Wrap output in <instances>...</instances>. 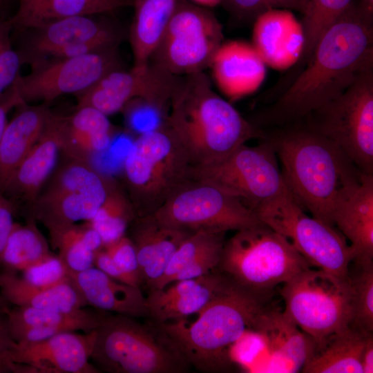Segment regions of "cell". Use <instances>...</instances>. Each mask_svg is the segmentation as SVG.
Masks as SVG:
<instances>
[{
	"mask_svg": "<svg viewBox=\"0 0 373 373\" xmlns=\"http://www.w3.org/2000/svg\"><path fill=\"white\" fill-rule=\"evenodd\" d=\"M371 67L373 15L356 0L322 35L291 84L252 123L262 129L303 121Z\"/></svg>",
	"mask_w": 373,
	"mask_h": 373,
	"instance_id": "1",
	"label": "cell"
},
{
	"mask_svg": "<svg viewBox=\"0 0 373 373\" xmlns=\"http://www.w3.org/2000/svg\"><path fill=\"white\" fill-rule=\"evenodd\" d=\"M272 142L285 184L294 200L314 218L335 227L336 202L364 172L334 142L303 121L287 124Z\"/></svg>",
	"mask_w": 373,
	"mask_h": 373,
	"instance_id": "2",
	"label": "cell"
},
{
	"mask_svg": "<svg viewBox=\"0 0 373 373\" xmlns=\"http://www.w3.org/2000/svg\"><path fill=\"white\" fill-rule=\"evenodd\" d=\"M166 124L184 148L191 166L217 162L248 140L266 136L214 92L204 72L180 77Z\"/></svg>",
	"mask_w": 373,
	"mask_h": 373,
	"instance_id": "3",
	"label": "cell"
},
{
	"mask_svg": "<svg viewBox=\"0 0 373 373\" xmlns=\"http://www.w3.org/2000/svg\"><path fill=\"white\" fill-rule=\"evenodd\" d=\"M272 296L250 293L237 285L198 314L193 322L156 323L175 344L189 365L202 372L229 370L230 347L254 330L259 315L270 307Z\"/></svg>",
	"mask_w": 373,
	"mask_h": 373,
	"instance_id": "4",
	"label": "cell"
},
{
	"mask_svg": "<svg viewBox=\"0 0 373 373\" xmlns=\"http://www.w3.org/2000/svg\"><path fill=\"white\" fill-rule=\"evenodd\" d=\"M310 267L286 238L262 222L224 242L216 270L250 293L271 296L278 285Z\"/></svg>",
	"mask_w": 373,
	"mask_h": 373,
	"instance_id": "5",
	"label": "cell"
},
{
	"mask_svg": "<svg viewBox=\"0 0 373 373\" xmlns=\"http://www.w3.org/2000/svg\"><path fill=\"white\" fill-rule=\"evenodd\" d=\"M95 331L90 360L99 370L182 373L188 370L189 363L155 323L146 325L124 315H104Z\"/></svg>",
	"mask_w": 373,
	"mask_h": 373,
	"instance_id": "6",
	"label": "cell"
},
{
	"mask_svg": "<svg viewBox=\"0 0 373 373\" xmlns=\"http://www.w3.org/2000/svg\"><path fill=\"white\" fill-rule=\"evenodd\" d=\"M188 155L166 124L140 133L124 160L126 193L137 217L155 213L187 179Z\"/></svg>",
	"mask_w": 373,
	"mask_h": 373,
	"instance_id": "7",
	"label": "cell"
},
{
	"mask_svg": "<svg viewBox=\"0 0 373 373\" xmlns=\"http://www.w3.org/2000/svg\"><path fill=\"white\" fill-rule=\"evenodd\" d=\"M280 293L283 314L315 346L351 324L353 291L348 278L310 267L284 283Z\"/></svg>",
	"mask_w": 373,
	"mask_h": 373,
	"instance_id": "8",
	"label": "cell"
},
{
	"mask_svg": "<svg viewBox=\"0 0 373 373\" xmlns=\"http://www.w3.org/2000/svg\"><path fill=\"white\" fill-rule=\"evenodd\" d=\"M48 181L29 208V218L43 224L52 242L75 222L93 218L105 200L110 180L88 160L67 157Z\"/></svg>",
	"mask_w": 373,
	"mask_h": 373,
	"instance_id": "9",
	"label": "cell"
},
{
	"mask_svg": "<svg viewBox=\"0 0 373 373\" xmlns=\"http://www.w3.org/2000/svg\"><path fill=\"white\" fill-rule=\"evenodd\" d=\"M303 120L336 144L361 171L373 175V67Z\"/></svg>",
	"mask_w": 373,
	"mask_h": 373,
	"instance_id": "10",
	"label": "cell"
},
{
	"mask_svg": "<svg viewBox=\"0 0 373 373\" xmlns=\"http://www.w3.org/2000/svg\"><path fill=\"white\" fill-rule=\"evenodd\" d=\"M258 219L286 238L311 267L347 278L354 253L336 228L305 211L289 192L254 210Z\"/></svg>",
	"mask_w": 373,
	"mask_h": 373,
	"instance_id": "11",
	"label": "cell"
},
{
	"mask_svg": "<svg viewBox=\"0 0 373 373\" xmlns=\"http://www.w3.org/2000/svg\"><path fill=\"white\" fill-rule=\"evenodd\" d=\"M262 140L254 146L244 144L217 162L190 166L187 179L215 186L238 197L254 211L289 192L274 146L267 135Z\"/></svg>",
	"mask_w": 373,
	"mask_h": 373,
	"instance_id": "12",
	"label": "cell"
},
{
	"mask_svg": "<svg viewBox=\"0 0 373 373\" xmlns=\"http://www.w3.org/2000/svg\"><path fill=\"white\" fill-rule=\"evenodd\" d=\"M223 43L221 23L212 12L178 0L150 61L176 76L203 72Z\"/></svg>",
	"mask_w": 373,
	"mask_h": 373,
	"instance_id": "13",
	"label": "cell"
},
{
	"mask_svg": "<svg viewBox=\"0 0 373 373\" xmlns=\"http://www.w3.org/2000/svg\"><path fill=\"white\" fill-rule=\"evenodd\" d=\"M168 226L194 232L239 231L261 222L240 198L211 184L188 180L153 214Z\"/></svg>",
	"mask_w": 373,
	"mask_h": 373,
	"instance_id": "14",
	"label": "cell"
},
{
	"mask_svg": "<svg viewBox=\"0 0 373 373\" xmlns=\"http://www.w3.org/2000/svg\"><path fill=\"white\" fill-rule=\"evenodd\" d=\"M21 32L23 37L16 50L22 65L30 66L119 46L122 38L117 26L93 15L69 17Z\"/></svg>",
	"mask_w": 373,
	"mask_h": 373,
	"instance_id": "15",
	"label": "cell"
},
{
	"mask_svg": "<svg viewBox=\"0 0 373 373\" xmlns=\"http://www.w3.org/2000/svg\"><path fill=\"white\" fill-rule=\"evenodd\" d=\"M122 68L119 46L86 55L50 59L30 66L15 82L22 101L48 104L66 94H79L110 71Z\"/></svg>",
	"mask_w": 373,
	"mask_h": 373,
	"instance_id": "16",
	"label": "cell"
},
{
	"mask_svg": "<svg viewBox=\"0 0 373 373\" xmlns=\"http://www.w3.org/2000/svg\"><path fill=\"white\" fill-rule=\"evenodd\" d=\"M180 79V76L151 62L142 66H133L129 70L116 68L76 95L77 107L90 106L108 115L124 109L136 99H143L169 109Z\"/></svg>",
	"mask_w": 373,
	"mask_h": 373,
	"instance_id": "17",
	"label": "cell"
},
{
	"mask_svg": "<svg viewBox=\"0 0 373 373\" xmlns=\"http://www.w3.org/2000/svg\"><path fill=\"white\" fill-rule=\"evenodd\" d=\"M95 330L84 334L64 332L35 343H16L9 358L12 362L33 367L37 373H99L89 361Z\"/></svg>",
	"mask_w": 373,
	"mask_h": 373,
	"instance_id": "18",
	"label": "cell"
},
{
	"mask_svg": "<svg viewBox=\"0 0 373 373\" xmlns=\"http://www.w3.org/2000/svg\"><path fill=\"white\" fill-rule=\"evenodd\" d=\"M172 283L169 287L149 289L146 303L149 317L155 323L198 314L235 285L216 269L198 278Z\"/></svg>",
	"mask_w": 373,
	"mask_h": 373,
	"instance_id": "19",
	"label": "cell"
},
{
	"mask_svg": "<svg viewBox=\"0 0 373 373\" xmlns=\"http://www.w3.org/2000/svg\"><path fill=\"white\" fill-rule=\"evenodd\" d=\"M12 339L17 343L37 342L64 332L95 330L104 315L79 309L57 312L29 307H6L4 311Z\"/></svg>",
	"mask_w": 373,
	"mask_h": 373,
	"instance_id": "20",
	"label": "cell"
},
{
	"mask_svg": "<svg viewBox=\"0 0 373 373\" xmlns=\"http://www.w3.org/2000/svg\"><path fill=\"white\" fill-rule=\"evenodd\" d=\"M336 228L347 239L352 260H373V175L364 173L360 182L349 188L333 211Z\"/></svg>",
	"mask_w": 373,
	"mask_h": 373,
	"instance_id": "21",
	"label": "cell"
},
{
	"mask_svg": "<svg viewBox=\"0 0 373 373\" xmlns=\"http://www.w3.org/2000/svg\"><path fill=\"white\" fill-rule=\"evenodd\" d=\"M129 227L128 237L135 249L142 281L151 289L175 251L193 232L163 224L153 214L136 217Z\"/></svg>",
	"mask_w": 373,
	"mask_h": 373,
	"instance_id": "22",
	"label": "cell"
},
{
	"mask_svg": "<svg viewBox=\"0 0 373 373\" xmlns=\"http://www.w3.org/2000/svg\"><path fill=\"white\" fill-rule=\"evenodd\" d=\"M264 60L253 45L240 41L222 43L210 66L219 89L231 99L255 90L265 77Z\"/></svg>",
	"mask_w": 373,
	"mask_h": 373,
	"instance_id": "23",
	"label": "cell"
},
{
	"mask_svg": "<svg viewBox=\"0 0 373 373\" xmlns=\"http://www.w3.org/2000/svg\"><path fill=\"white\" fill-rule=\"evenodd\" d=\"M61 151L51 113L42 135L15 171L3 193L26 203L30 208L55 170Z\"/></svg>",
	"mask_w": 373,
	"mask_h": 373,
	"instance_id": "24",
	"label": "cell"
},
{
	"mask_svg": "<svg viewBox=\"0 0 373 373\" xmlns=\"http://www.w3.org/2000/svg\"><path fill=\"white\" fill-rule=\"evenodd\" d=\"M69 276L87 305L132 318L149 317L146 297L140 287L116 280L95 267Z\"/></svg>",
	"mask_w": 373,
	"mask_h": 373,
	"instance_id": "25",
	"label": "cell"
},
{
	"mask_svg": "<svg viewBox=\"0 0 373 373\" xmlns=\"http://www.w3.org/2000/svg\"><path fill=\"white\" fill-rule=\"evenodd\" d=\"M52 119L66 157L88 160L111 146L112 124L108 115L93 107H77L69 116L52 113Z\"/></svg>",
	"mask_w": 373,
	"mask_h": 373,
	"instance_id": "26",
	"label": "cell"
},
{
	"mask_svg": "<svg viewBox=\"0 0 373 373\" xmlns=\"http://www.w3.org/2000/svg\"><path fill=\"white\" fill-rule=\"evenodd\" d=\"M17 108L0 140V194L42 135L51 114L45 103L33 106L23 103Z\"/></svg>",
	"mask_w": 373,
	"mask_h": 373,
	"instance_id": "27",
	"label": "cell"
},
{
	"mask_svg": "<svg viewBox=\"0 0 373 373\" xmlns=\"http://www.w3.org/2000/svg\"><path fill=\"white\" fill-rule=\"evenodd\" d=\"M283 313L270 307L258 317L254 331L262 338L271 359L284 364L283 372H295L302 369L315 349L313 339Z\"/></svg>",
	"mask_w": 373,
	"mask_h": 373,
	"instance_id": "28",
	"label": "cell"
},
{
	"mask_svg": "<svg viewBox=\"0 0 373 373\" xmlns=\"http://www.w3.org/2000/svg\"><path fill=\"white\" fill-rule=\"evenodd\" d=\"M0 293L7 303L18 307L71 312L86 303L70 278L50 287H37L24 282L14 271L0 274Z\"/></svg>",
	"mask_w": 373,
	"mask_h": 373,
	"instance_id": "29",
	"label": "cell"
},
{
	"mask_svg": "<svg viewBox=\"0 0 373 373\" xmlns=\"http://www.w3.org/2000/svg\"><path fill=\"white\" fill-rule=\"evenodd\" d=\"M178 0H133L134 15L129 31L133 66H142L160 44Z\"/></svg>",
	"mask_w": 373,
	"mask_h": 373,
	"instance_id": "30",
	"label": "cell"
},
{
	"mask_svg": "<svg viewBox=\"0 0 373 373\" xmlns=\"http://www.w3.org/2000/svg\"><path fill=\"white\" fill-rule=\"evenodd\" d=\"M351 325L315 346L304 364L305 373H363L361 354L367 336Z\"/></svg>",
	"mask_w": 373,
	"mask_h": 373,
	"instance_id": "31",
	"label": "cell"
},
{
	"mask_svg": "<svg viewBox=\"0 0 373 373\" xmlns=\"http://www.w3.org/2000/svg\"><path fill=\"white\" fill-rule=\"evenodd\" d=\"M120 7L111 0H19L10 21L13 30L23 31L69 17L104 14Z\"/></svg>",
	"mask_w": 373,
	"mask_h": 373,
	"instance_id": "32",
	"label": "cell"
},
{
	"mask_svg": "<svg viewBox=\"0 0 373 373\" xmlns=\"http://www.w3.org/2000/svg\"><path fill=\"white\" fill-rule=\"evenodd\" d=\"M52 254L44 236L29 218L25 225L14 223L3 251L1 265L7 271H22Z\"/></svg>",
	"mask_w": 373,
	"mask_h": 373,
	"instance_id": "33",
	"label": "cell"
},
{
	"mask_svg": "<svg viewBox=\"0 0 373 373\" xmlns=\"http://www.w3.org/2000/svg\"><path fill=\"white\" fill-rule=\"evenodd\" d=\"M136 217L126 192L110 180L105 200L93 218L86 222L97 231L105 247L125 236Z\"/></svg>",
	"mask_w": 373,
	"mask_h": 373,
	"instance_id": "34",
	"label": "cell"
},
{
	"mask_svg": "<svg viewBox=\"0 0 373 373\" xmlns=\"http://www.w3.org/2000/svg\"><path fill=\"white\" fill-rule=\"evenodd\" d=\"M69 271L80 272L94 267L95 254L103 249L102 240L89 224H75L63 231L52 242Z\"/></svg>",
	"mask_w": 373,
	"mask_h": 373,
	"instance_id": "35",
	"label": "cell"
},
{
	"mask_svg": "<svg viewBox=\"0 0 373 373\" xmlns=\"http://www.w3.org/2000/svg\"><path fill=\"white\" fill-rule=\"evenodd\" d=\"M355 1H309L300 23L303 46L296 66L300 70L309 58L322 35Z\"/></svg>",
	"mask_w": 373,
	"mask_h": 373,
	"instance_id": "36",
	"label": "cell"
},
{
	"mask_svg": "<svg viewBox=\"0 0 373 373\" xmlns=\"http://www.w3.org/2000/svg\"><path fill=\"white\" fill-rule=\"evenodd\" d=\"M348 279L353 291L350 325L365 332H373V260H352Z\"/></svg>",
	"mask_w": 373,
	"mask_h": 373,
	"instance_id": "37",
	"label": "cell"
},
{
	"mask_svg": "<svg viewBox=\"0 0 373 373\" xmlns=\"http://www.w3.org/2000/svg\"><path fill=\"white\" fill-rule=\"evenodd\" d=\"M226 232L198 230L193 232L175 251L162 276L151 289H162L173 281L174 277L204 250L224 239Z\"/></svg>",
	"mask_w": 373,
	"mask_h": 373,
	"instance_id": "38",
	"label": "cell"
},
{
	"mask_svg": "<svg viewBox=\"0 0 373 373\" xmlns=\"http://www.w3.org/2000/svg\"><path fill=\"white\" fill-rule=\"evenodd\" d=\"M309 0H223L222 2L232 18L242 23L254 22L270 9L292 10L303 15Z\"/></svg>",
	"mask_w": 373,
	"mask_h": 373,
	"instance_id": "39",
	"label": "cell"
},
{
	"mask_svg": "<svg viewBox=\"0 0 373 373\" xmlns=\"http://www.w3.org/2000/svg\"><path fill=\"white\" fill-rule=\"evenodd\" d=\"M10 19L0 18V101L10 91L19 77L22 65L19 55L12 46Z\"/></svg>",
	"mask_w": 373,
	"mask_h": 373,
	"instance_id": "40",
	"label": "cell"
},
{
	"mask_svg": "<svg viewBox=\"0 0 373 373\" xmlns=\"http://www.w3.org/2000/svg\"><path fill=\"white\" fill-rule=\"evenodd\" d=\"M21 278L37 287H50L69 279V270L59 256L52 254L21 271Z\"/></svg>",
	"mask_w": 373,
	"mask_h": 373,
	"instance_id": "41",
	"label": "cell"
},
{
	"mask_svg": "<svg viewBox=\"0 0 373 373\" xmlns=\"http://www.w3.org/2000/svg\"><path fill=\"white\" fill-rule=\"evenodd\" d=\"M117 266L132 280L135 287L143 283L135 247L127 236L104 247Z\"/></svg>",
	"mask_w": 373,
	"mask_h": 373,
	"instance_id": "42",
	"label": "cell"
},
{
	"mask_svg": "<svg viewBox=\"0 0 373 373\" xmlns=\"http://www.w3.org/2000/svg\"><path fill=\"white\" fill-rule=\"evenodd\" d=\"M224 238L220 240L204 250L191 264L178 272L173 282L198 278L216 269L221 258Z\"/></svg>",
	"mask_w": 373,
	"mask_h": 373,
	"instance_id": "43",
	"label": "cell"
},
{
	"mask_svg": "<svg viewBox=\"0 0 373 373\" xmlns=\"http://www.w3.org/2000/svg\"><path fill=\"white\" fill-rule=\"evenodd\" d=\"M94 267L116 280L135 287L131 279L117 266L104 248L95 253Z\"/></svg>",
	"mask_w": 373,
	"mask_h": 373,
	"instance_id": "44",
	"label": "cell"
},
{
	"mask_svg": "<svg viewBox=\"0 0 373 373\" xmlns=\"http://www.w3.org/2000/svg\"><path fill=\"white\" fill-rule=\"evenodd\" d=\"M5 317L0 315V372H11L12 362L9 355L15 345Z\"/></svg>",
	"mask_w": 373,
	"mask_h": 373,
	"instance_id": "45",
	"label": "cell"
},
{
	"mask_svg": "<svg viewBox=\"0 0 373 373\" xmlns=\"http://www.w3.org/2000/svg\"><path fill=\"white\" fill-rule=\"evenodd\" d=\"M13 212L12 202L0 194V265L3 251L15 223Z\"/></svg>",
	"mask_w": 373,
	"mask_h": 373,
	"instance_id": "46",
	"label": "cell"
},
{
	"mask_svg": "<svg viewBox=\"0 0 373 373\" xmlns=\"http://www.w3.org/2000/svg\"><path fill=\"white\" fill-rule=\"evenodd\" d=\"M23 103L15 84L9 93L0 101V140L8 122V112Z\"/></svg>",
	"mask_w": 373,
	"mask_h": 373,
	"instance_id": "47",
	"label": "cell"
},
{
	"mask_svg": "<svg viewBox=\"0 0 373 373\" xmlns=\"http://www.w3.org/2000/svg\"><path fill=\"white\" fill-rule=\"evenodd\" d=\"M361 366L363 373L373 372V335L369 334L361 354Z\"/></svg>",
	"mask_w": 373,
	"mask_h": 373,
	"instance_id": "48",
	"label": "cell"
},
{
	"mask_svg": "<svg viewBox=\"0 0 373 373\" xmlns=\"http://www.w3.org/2000/svg\"><path fill=\"white\" fill-rule=\"evenodd\" d=\"M191 2L199 6L208 8L213 7L221 3L223 0H189Z\"/></svg>",
	"mask_w": 373,
	"mask_h": 373,
	"instance_id": "49",
	"label": "cell"
},
{
	"mask_svg": "<svg viewBox=\"0 0 373 373\" xmlns=\"http://www.w3.org/2000/svg\"><path fill=\"white\" fill-rule=\"evenodd\" d=\"M359 3L367 13L373 15V0H359Z\"/></svg>",
	"mask_w": 373,
	"mask_h": 373,
	"instance_id": "50",
	"label": "cell"
},
{
	"mask_svg": "<svg viewBox=\"0 0 373 373\" xmlns=\"http://www.w3.org/2000/svg\"><path fill=\"white\" fill-rule=\"evenodd\" d=\"M6 300L3 298L0 293V315L4 314V311L8 307Z\"/></svg>",
	"mask_w": 373,
	"mask_h": 373,
	"instance_id": "51",
	"label": "cell"
},
{
	"mask_svg": "<svg viewBox=\"0 0 373 373\" xmlns=\"http://www.w3.org/2000/svg\"><path fill=\"white\" fill-rule=\"evenodd\" d=\"M115 2H117L121 4L122 6H126L128 4L132 3L133 0H111Z\"/></svg>",
	"mask_w": 373,
	"mask_h": 373,
	"instance_id": "52",
	"label": "cell"
},
{
	"mask_svg": "<svg viewBox=\"0 0 373 373\" xmlns=\"http://www.w3.org/2000/svg\"><path fill=\"white\" fill-rule=\"evenodd\" d=\"M0 2H1V0H0Z\"/></svg>",
	"mask_w": 373,
	"mask_h": 373,
	"instance_id": "53",
	"label": "cell"
}]
</instances>
